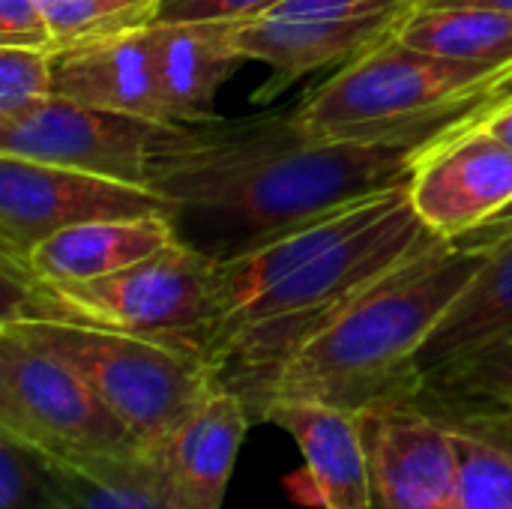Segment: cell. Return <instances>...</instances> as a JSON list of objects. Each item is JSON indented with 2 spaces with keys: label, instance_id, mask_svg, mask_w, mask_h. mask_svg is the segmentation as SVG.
<instances>
[{
  "label": "cell",
  "instance_id": "9",
  "mask_svg": "<svg viewBox=\"0 0 512 509\" xmlns=\"http://www.w3.org/2000/svg\"><path fill=\"white\" fill-rule=\"evenodd\" d=\"M375 509H453L459 447L426 387L360 411Z\"/></svg>",
  "mask_w": 512,
  "mask_h": 509
},
{
  "label": "cell",
  "instance_id": "17",
  "mask_svg": "<svg viewBox=\"0 0 512 509\" xmlns=\"http://www.w3.org/2000/svg\"><path fill=\"white\" fill-rule=\"evenodd\" d=\"M246 63L234 21H156V66L168 123L201 126L216 117V93Z\"/></svg>",
  "mask_w": 512,
  "mask_h": 509
},
{
  "label": "cell",
  "instance_id": "24",
  "mask_svg": "<svg viewBox=\"0 0 512 509\" xmlns=\"http://www.w3.org/2000/svg\"><path fill=\"white\" fill-rule=\"evenodd\" d=\"M54 51L0 45V129L54 99Z\"/></svg>",
  "mask_w": 512,
  "mask_h": 509
},
{
  "label": "cell",
  "instance_id": "7",
  "mask_svg": "<svg viewBox=\"0 0 512 509\" xmlns=\"http://www.w3.org/2000/svg\"><path fill=\"white\" fill-rule=\"evenodd\" d=\"M0 432L57 459L135 453L141 444L60 357L0 327Z\"/></svg>",
  "mask_w": 512,
  "mask_h": 509
},
{
  "label": "cell",
  "instance_id": "22",
  "mask_svg": "<svg viewBox=\"0 0 512 509\" xmlns=\"http://www.w3.org/2000/svg\"><path fill=\"white\" fill-rule=\"evenodd\" d=\"M66 462L27 444L12 432H0V509H66Z\"/></svg>",
  "mask_w": 512,
  "mask_h": 509
},
{
  "label": "cell",
  "instance_id": "25",
  "mask_svg": "<svg viewBox=\"0 0 512 509\" xmlns=\"http://www.w3.org/2000/svg\"><path fill=\"white\" fill-rule=\"evenodd\" d=\"M423 387H435L453 396L486 399L512 408V336L498 339L471 357L459 360L447 372L429 378Z\"/></svg>",
  "mask_w": 512,
  "mask_h": 509
},
{
  "label": "cell",
  "instance_id": "10",
  "mask_svg": "<svg viewBox=\"0 0 512 509\" xmlns=\"http://www.w3.org/2000/svg\"><path fill=\"white\" fill-rule=\"evenodd\" d=\"M174 129L177 126L54 96L30 117L0 129V156L147 186L150 159Z\"/></svg>",
  "mask_w": 512,
  "mask_h": 509
},
{
  "label": "cell",
  "instance_id": "18",
  "mask_svg": "<svg viewBox=\"0 0 512 509\" xmlns=\"http://www.w3.org/2000/svg\"><path fill=\"white\" fill-rule=\"evenodd\" d=\"M171 243H177L171 216L96 219L51 234L21 264H0L39 282H84L132 267Z\"/></svg>",
  "mask_w": 512,
  "mask_h": 509
},
{
  "label": "cell",
  "instance_id": "31",
  "mask_svg": "<svg viewBox=\"0 0 512 509\" xmlns=\"http://www.w3.org/2000/svg\"><path fill=\"white\" fill-rule=\"evenodd\" d=\"M417 6H471V9H492L512 15V0H417Z\"/></svg>",
  "mask_w": 512,
  "mask_h": 509
},
{
  "label": "cell",
  "instance_id": "8",
  "mask_svg": "<svg viewBox=\"0 0 512 509\" xmlns=\"http://www.w3.org/2000/svg\"><path fill=\"white\" fill-rule=\"evenodd\" d=\"M171 216L150 186L0 156V261L21 264L42 240L96 219Z\"/></svg>",
  "mask_w": 512,
  "mask_h": 509
},
{
  "label": "cell",
  "instance_id": "27",
  "mask_svg": "<svg viewBox=\"0 0 512 509\" xmlns=\"http://www.w3.org/2000/svg\"><path fill=\"white\" fill-rule=\"evenodd\" d=\"M0 45L57 51L42 0H0Z\"/></svg>",
  "mask_w": 512,
  "mask_h": 509
},
{
  "label": "cell",
  "instance_id": "28",
  "mask_svg": "<svg viewBox=\"0 0 512 509\" xmlns=\"http://www.w3.org/2000/svg\"><path fill=\"white\" fill-rule=\"evenodd\" d=\"M417 0H285L264 18H366L411 9Z\"/></svg>",
  "mask_w": 512,
  "mask_h": 509
},
{
  "label": "cell",
  "instance_id": "3",
  "mask_svg": "<svg viewBox=\"0 0 512 509\" xmlns=\"http://www.w3.org/2000/svg\"><path fill=\"white\" fill-rule=\"evenodd\" d=\"M432 237L438 234L417 216L405 192L381 219L336 243L216 327L204 354L216 387L237 393L252 420L261 423L267 393L288 357Z\"/></svg>",
  "mask_w": 512,
  "mask_h": 509
},
{
  "label": "cell",
  "instance_id": "5",
  "mask_svg": "<svg viewBox=\"0 0 512 509\" xmlns=\"http://www.w3.org/2000/svg\"><path fill=\"white\" fill-rule=\"evenodd\" d=\"M510 87L512 69L429 54L393 33L294 108L312 135L354 141L492 111Z\"/></svg>",
  "mask_w": 512,
  "mask_h": 509
},
{
  "label": "cell",
  "instance_id": "13",
  "mask_svg": "<svg viewBox=\"0 0 512 509\" xmlns=\"http://www.w3.org/2000/svg\"><path fill=\"white\" fill-rule=\"evenodd\" d=\"M411 9L366 15V18H342V21L336 18L333 21L330 18L234 21V48L240 51V57L267 63L273 72L270 81L252 93V102H270L309 72L357 60L360 54L390 39Z\"/></svg>",
  "mask_w": 512,
  "mask_h": 509
},
{
  "label": "cell",
  "instance_id": "4",
  "mask_svg": "<svg viewBox=\"0 0 512 509\" xmlns=\"http://www.w3.org/2000/svg\"><path fill=\"white\" fill-rule=\"evenodd\" d=\"M3 318H48L207 354L216 318V261L186 243L84 282H39L3 267ZM207 360V357H204Z\"/></svg>",
  "mask_w": 512,
  "mask_h": 509
},
{
  "label": "cell",
  "instance_id": "1",
  "mask_svg": "<svg viewBox=\"0 0 512 509\" xmlns=\"http://www.w3.org/2000/svg\"><path fill=\"white\" fill-rule=\"evenodd\" d=\"M486 114L354 141L312 135L297 108L177 126L153 153L147 186L168 201L177 240L222 264L306 222L411 186L447 138Z\"/></svg>",
  "mask_w": 512,
  "mask_h": 509
},
{
  "label": "cell",
  "instance_id": "30",
  "mask_svg": "<svg viewBox=\"0 0 512 509\" xmlns=\"http://www.w3.org/2000/svg\"><path fill=\"white\" fill-rule=\"evenodd\" d=\"M483 129L492 132L501 144H507L512 150V90L510 93H504V99L486 114Z\"/></svg>",
  "mask_w": 512,
  "mask_h": 509
},
{
  "label": "cell",
  "instance_id": "14",
  "mask_svg": "<svg viewBox=\"0 0 512 509\" xmlns=\"http://www.w3.org/2000/svg\"><path fill=\"white\" fill-rule=\"evenodd\" d=\"M51 63L54 96L102 111L168 123L156 66V24L60 48L51 54Z\"/></svg>",
  "mask_w": 512,
  "mask_h": 509
},
{
  "label": "cell",
  "instance_id": "29",
  "mask_svg": "<svg viewBox=\"0 0 512 509\" xmlns=\"http://www.w3.org/2000/svg\"><path fill=\"white\" fill-rule=\"evenodd\" d=\"M512 237V204L507 210H501L498 216H492L489 222H483L480 228L456 237V240H465L471 246H489V243H498V240H507Z\"/></svg>",
  "mask_w": 512,
  "mask_h": 509
},
{
  "label": "cell",
  "instance_id": "19",
  "mask_svg": "<svg viewBox=\"0 0 512 509\" xmlns=\"http://www.w3.org/2000/svg\"><path fill=\"white\" fill-rule=\"evenodd\" d=\"M486 249L489 258L483 270L417 354L423 384L474 351L512 336V237L489 243Z\"/></svg>",
  "mask_w": 512,
  "mask_h": 509
},
{
  "label": "cell",
  "instance_id": "6",
  "mask_svg": "<svg viewBox=\"0 0 512 509\" xmlns=\"http://www.w3.org/2000/svg\"><path fill=\"white\" fill-rule=\"evenodd\" d=\"M0 327L69 363L120 417L141 450L216 387L207 360L177 345L48 318H12L0 321Z\"/></svg>",
  "mask_w": 512,
  "mask_h": 509
},
{
  "label": "cell",
  "instance_id": "26",
  "mask_svg": "<svg viewBox=\"0 0 512 509\" xmlns=\"http://www.w3.org/2000/svg\"><path fill=\"white\" fill-rule=\"evenodd\" d=\"M285 0H159L156 21H255Z\"/></svg>",
  "mask_w": 512,
  "mask_h": 509
},
{
  "label": "cell",
  "instance_id": "32",
  "mask_svg": "<svg viewBox=\"0 0 512 509\" xmlns=\"http://www.w3.org/2000/svg\"><path fill=\"white\" fill-rule=\"evenodd\" d=\"M510 90H512V87H510ZM510 90H507V93H510Z\"/></svg>",
  "mask_w": 512,
  "mask_h": 509
},
{
  "label": "cell",
  "instance_id": "11",
  "mask_svg": "<svg viewBox=\"0 0 512 509\" xmlns=\"http://www.w3.org/2000/svg\"><path fill=\"white\" fill-rule=\"evenodd\" d=\"M417 216L456 240L512 204V150L483 123L447 138L408 186Z\"/></svg>",
  "mask_w": 512,
  "mask_h": 509
},
{
  "label": "cell",
  "instance_id": "21",
  "mask_svg": "<svg viewBox=\"0 0 512 509\" xmlns=\"http://www.w3.org/2000/svg\"><path fill=\"white\" fill-rule=\"evenodd\" d=\"M63 462L69 471L66 509H174L144 450Z\"/></svg>",
  "mask_w": 512,
  "mask_h": 509
},
{
  "label": "cell",
  "instance_id": "20",
  "mask_svg": "<svg viewBox=\"0 0 512 509\" xmlns=\"http://www.w3.org/2000/svg\"><path fill=\"white\" fill-rule=\"evenodd\" d=\"M396 39L429 54L512 69V15L507 12L414 3Z\"/></svg>",
  "mask_w": 512,
  "mask_h": 509
},
{
  "label": "cell",
  "instance_id": "12",
  "mask_svg": "<svg viewBox=\"0 0 512 509\" xmlns=\"http://www.w3.org/2000/svg\"><path fill=\"white\" fill-rule=\"evenodd\" d=\"M252 423L237 393L213 387L162 438L144 447L171 507L222 509L234 462Z\"/></svg>",
  "mask_w": 512,
  "mask_h": 509
},
{
  "label": "cell",
  "instance_id": "23",
  "mask_svg": "<svg viewBox=\"0 0 512 509\" xmlns=\"http://www.w3.org/2000/svg\"><path fill=\"white\" fill-rule=\"evenodd\" d=\"M54 48L108 39L156 24L159 0H42Z\"/></svg>",
  "mask_w": 512,
  "mask_h": 509
},
{
  "label": "cell",
  "instance_id": "15",
  "mask_svg": "<svg viewBox=\"0 0 512 509\" xmlns=\"http://www.w3.org/2000/svg\"><path fill=\"white\" fill-rule=\"evenodd\" d=\"M264 423L288 432L303 456L309 495L321 509H375L360 411L321 402H279Z\"/></svg>",
  "mask_w": 512,
  "mask_h": 509
},
{
  "label": "cell",
  "instance_id": "2",
  "mask_svg": "<svg viewBox=\"0 0 512 509\" xmlns=\"http://www.w3.org/2000/svg\"><path fill=\"white\" fill-rule=\"evenodd\" d=\"M489 258L486 246L432 237L315 330L279 369L261 423L279 402L366 411L423 387L417 354Z\"/></svg>",
  "mask_w": 512,
  "mask_h": 509
},
{
  "label": "cell",
  "instance_id": "16",
  "mask_svg": "<svg viewBox=\"0 0 512 509\" xmlns=\"http://www.w3.org/2000/svg\"><path fill=\"white\" fill-rule=\"evenodd\" d=\"M405 192H408V186L366 198L348 210L306 222L261 249H252L240 258L216 264V294H219L216 327L222 321H228L231 315H237L243 306H249L255 297H261L264 291H270L273 285H279L282 279H288L291 273H297L300 267H306L309 261L324 255L327 249H333L336 243L348 240L351 234H357L366 225H372L375 219H381ZM216 327H213V333H216Z\"/></svg>",
  "mask_w": 512,
  "mask_h": 509
}]
</instances>
